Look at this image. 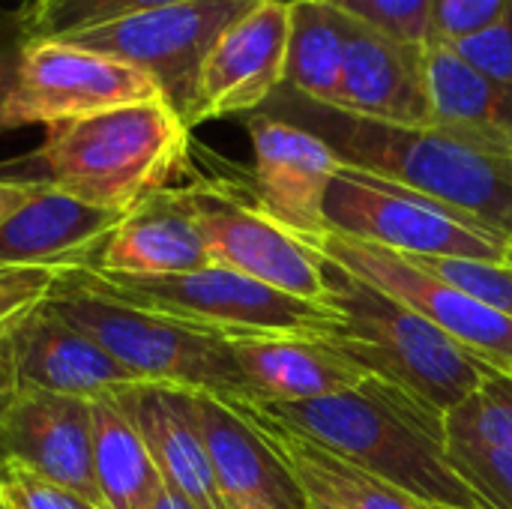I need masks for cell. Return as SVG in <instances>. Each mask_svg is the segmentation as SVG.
<instances>
[{
	"label": "cell",
	"mask_w": 512,
	"mask_h": 509,
	"mask_svg": "<svg viewBox=\"0 0 512 509\" xmlns=\"http://www.w3.org/2000/svg\"><path fill=\"white\" fill-rule=\"evenodd\" d=\"M261 114L321 138L342 168L438 198L512 237V147L447 126H399L279 87Z\"/></svg>",
	"instance_id": "obj_1"
},
{
	"label": "cell",
	"mask_w": 512,
	"mask_h": 509,
	"mask_svg": "<svg viewBox=\"0 0 512 509\" xmlns=\"http://www.w3.org/2000/svg\"><path fill=\"white\" fill-rule=\"evenodd\" d=\"M240 402L426 507L495 509L453 465L444 417L375 375L327 399L261 402L240 396Z\"/></svg>",
	"instance_id": "obj_2"
},
{
	"label": "cell",
	"mask_w": 512,
	"mask_h": 509,
	"mask_svg": "<svg viewBox=\"0 0 512 509\" xmlns=\"http://www.w3.org/2000/svg\"><path fill=\"white\" fill-rule=\"evenodd\" d=\"M189 126L165 102H135L48 126L39 147L45 180L114 213L168 189L189 162Z\"/></svg>",
	"instance_id": "obj_3"
},
{
	"label": "cell",
	"mask_w": 512,
	"mask_h": 509,
	"mask_svg": "<svg viewBox=\"0 0 512 509\" xmlns=\"http://www.w3.org/2000/svg\"><path fill=\"white\" fill-rule=\"evenodd\" d=\"M324 273L330 309L342 318V333L330 336V342L360 369L405 390L441 417L471 399L495 372L402 300L330 261H324Z\"/></svg>",
	"instance_id": "obj_4"
},
{
	"label": "cell",
	"mask_w": 512,
	"mask_h": 509,
	"mask_svg": "<svg viewBox=\"0 0 512 509\" xmlns=\"http://www.w3.org/2000/svg\"><path fill=\"white\" fill-rule=\"evenodd\" d=\"M84 288L177 321L207 336L264 339L309 336L330 339L342 333V318L330 306H318L228 267H204L174 276H117L99 267L72 273Z\"/></svg>",
	"instance_id": "obj_5"
},
{
	"label": "cell",
	"mask_w": 512,
	"mask_h": 509,
	"mask_svg": "<svg viewBox=\"0 0 512 509\" xmlns=\"http://www.w3.org/2000/svg\"><path fill=\"white\" fill-rule=\"evenodd\" d=\"M48 309L102 345L141 384H165L216 399L249 396L240 366L219 336L108 300L75 282L72 273L60 276Z\"/></svg>",
	"instance_id": "obj_6"
},
{
	"label": "cell",
	"mask_w": 512,
	"mask_h": 509,
	"mask_svg": "<svg viewBox=\"0 0 512 509\" xmlns=\"http://www.w3.org/2000/svg\"><path fill=\"white\" fill-rule=\"evenodd\" d=\"M327 231L411 258L507 261L510 234L438 198L339 168L324 198Z\"/></svg>",
	"instance_id": "obj_7"
},
{
	"label": "cell",
	"mask_w": 512,
	"mask_h": 509,
	"mask_svg": "<svg viewBox=\"0 0 512 509\" xmlns=\"http://www.w3.org/2000/svg\"><path fill=\"white\" fill-rule=\"evenodd\" d=\"M216 267L237 270L291 297L330 306V282L318 252L276 225L228 180L177 186Z\"/></svg>",
	"instance_id": "obj_8"
},
{
	"label": "cell",
	"mask_w": 512,
	"mask_h": 509,
	"mask_svg": "<svg viewBox=\"0 0 512 509\" xmlns=\"http://www.w3.org/2000/svg\"><path fill=\"white\" fill-rule=\"evenodd\" d=\"M258 3L261 0H189L75 30L57 39H69L138 66L159 84L165 102L183 120H189L207 54L219 36Z\"/></svg>",
	"instance_id": "obj_9"
},
{
	"label": "cell",
	"mask_w": 512,
	"mask_h": 509,
	"mask_svg": "<svg viewBox=\"0 0 512 509\" xmlns=\"http://www.w3.org/2000/svg\"><path fill=\"white\" fill-rule=\"evenodd\" d=\"M303 243H309L324 261L348 270L351 276L381 288L384 294L402 300L405 306L429 318L453 342H459L495 372L512 375V321L507 315L495 312L468 291L438 279L408 255L360 243L333 231Z\"/></svg>",
	"instance_id": "obj_10"
},
{
	"label": "cell",
	"mask_w": 512,
	"mask_h": 509,
	"mask_svg": "<svg viewBox=\"0 0 512 509\" xmlns=\"http://www.w3.org/2000/svg\"><path fill=\"white\" fill-rule=\"evenodd\" d=\"M165 99L138 66L69 39L27 42L6 126H54L111 108Z\"/></svg>",
	"instance_id": "obj_11"
},
{
	"label": "cell",
	"mask_w": 512,
	"mask_h": 509,
	"mask_svg": "<svg viewBox=\"0 0 512 509\" xmlns=\"http://www.w3.org/2000/svg\"><path fill=\"white\" fill-rule=\"evenodd\" d=\"M285 48H288V3L261 0L243 18H237L207 54L195 102L189 111V129L207 120L240 117L261 111L270 96L285 84Z\"/></svg>",
	"instance_id": "obj_12"
},
{
	"label": "cell",
	"mask_w": 512,
	"mask_h": 509,
	"mask_svg": "<svg viewBox=\"0 0 512 509\" xmlns=\"http://www.w3.org/2000/svg\"><path fill=\"white\" fill-rule=\"evenodd\" d=\"M246 129L255 153L252 201L258 210L300 240L327 234L324 198L342 168L333 150L303 126L261 111L246 117Z\"/></svg>",
	"instance_id": "obj_13"
},
{
	"label": "cell",
	"mask_w": 512,
	"mask_h": 509,
	"mask_svg": "<svg viewBox=\"0 0 512 509\" xmlns=\"http://www.w3.org/2000/svg\"><path fill=\"white\" fill-rule=\"evenodd\" d=\"M333 15L342 33V93L336 108L399 126H429L426 45L393 39L339 9Z\"/></svg>",
	"instance_id": "obj_14"
},
{
	"label": "cell",
	"mask_w": 512,
	"mask_h": 509,
	"mask_svg": "<svg viewBox=\"0 0 512 509\" xmlns=\"http://www.w3.org/2000/svg\"><path fill=\"white\" fill-rule=\"evenodd\" d=\"M0 453L102 509L93 477V414L87 399L18 384L3 411Z\"/></svg>",
	"instance_id": "obj_15"
},
{
	"label": "cell",
	"mask_w": 512,
	"mask_h": 509,
	"mask_svg": "<svg viewBox=\"0 0 512 509\" xmlns=\"http://www.w3.org/2000/svg\"><path fill=\"white\" fill-rule=\"evenodd\" d=\"M123 213L93 207L45 177L0 225V264L78 273L99 267Z\"/></svg>",
	"instance_id": "obj_16"
},
{
	"label": "cell",
	"mask_w": 512,
	"mask_h": 509,
	"mask_svg": "<svg viewBox=\"0 0 512 509\" xmlns=\"http://www.w3.org/2000/svg\"><path fill=\"white\" fill-rule=\"evenodd\" d=\"M144 438L162 483L195 509H228L204 444L192 390L165 384H132L111 393Z\"/></svg>",
	"instance_id": "obj_17"
},
{
	"label": "cell",
	"mask_w": 512,
	"mask_h": 509,
	"mask_svg": "<svg viewBox=\"0 0 512 509\" xmlns=\"http://www.w3.org/2000/svg\"><path fill=\"white\" fill-rule=\"evenodd\" d=\"M12 360L21 387L87 402L141 384L102 345L51 312L48 303L12 330Z\"/></svg>",
	"instance_id": "obj_18"
},
{
	"label": "cell",
	"mask_w": 512,
	"mask_h": 509,
	"mask_svg": "<svg viewBox=\"0 0 512 509\" xmlns=\"http://www.w3.org/2000/svg\"><path fill=\"white\" fill-rule=\"evenodd\" d=\"M204 444L228 509H309L282 456L222 399L195 393Z\"/></svg>",
	"instance_id": "obj_19"
},
{
	"label": "cell",
	"mask_w": 512,
	"mask_h": 509,
	"mask_svg": "<svg viewBox=\"0 0 512 509\" xmlns=\"http://www.w3.org/2000/svg\"><path fill=\"white\" fill-rule=\"evenodd\" d=\"M252 399L309 402L360 387L369 372L345 357L330 339L264 336L228 342Z\"/></svg>",
	"instance_id": "obj_20"
},
{
	"label": "cell",
	"mask_w": 512,
	"mask_h": 509,
	"mask_svg": "<svg viewBox=\"0 0 512 509\" xmlns=\"http://www.w3.org/2000/svg\"><path fill=\"white\" fill-rule=\"evenodd\" d=\"M204 267L216 264L177 186L159 189L123 213L99 261V270L117 276H174Z\"/></svg>",
	"instance_id": "obj_21"
},
{
	"label": "cell",
	"mask_w": 512,
	"mask_h": 509,
	"mask_svg": "<svg viewBox=\"0 0 512 509\" xmlns=\"http://www.w3.org/2000/svg\"><path fill=\"white\" fill-rule=\"evenodd\" d=\"M222 402L234 408L282 456V462L291 468V474L297 477V483L309 498H318L333 509H432L411 498L408 492L351 465L348 459L321 450L306 438H300L297 432L270 423L246 402L240 399H222Z\"/></svg>",
	"instance_id": "obj_22"
},
{
	"label": "cell",
	"mask_w": 512,
	"mask_h": 509,
	"mask_svg": "<svg viewBox=\"0 0 512 509\" xmlns=\"http://www.w3.org/2000/svg\"><path fill=\"white\" fill-rule=\"evenodd\" d=\"M432 123L512 147V84L468 63L450 42H426Z\"/></svg>",
	"instance_id": "obj_23"
},
{
	"label": "cell",
	"mask_w": 512,
	"mask_h": 509,
	"mask_svg": "<svg viewBox=\"0 0 512 509\" xmlns=\"http://www.w3.org/2000/svg\"><path fill=\"white\" fill-rule=\"evenodd\" d=\"M93 414V477L102 509H147L165 489L162 474L114 396L90 402Z\"/></svg>",
	"instance_id": "obj_24"
},
{
	"label": "cell",
	"mask_w": 512,
	"mask_h": 509,
	"mask_svg": "<svg viewBox=\"0 0 512 509\" xmlns=\"http://www.w3.org/2000/svg\"><path fill=\"white\" fill-rule=\"evenodd\" d=\"M282 87L324 105H339L342 33L333 6L321 0H288V48Z\"/></svg>",
	"instance_id": "obj_25"
},
{
	"label": "cell",
	"mask_w": 512,
	"mask_h": 509,
	"mask_svg": "<svg viewBox=\"0 0 512 509\" xmlns=\"http://www.w3.org/2000/svg\"><path fill=\"white\" fill-rule=\"evenodd\" d=\"M177 3L189 0H27L18 9V21L24 39L39 42Z\"/></svg>",
	"instance_id": "obj_26"
},
{
	"label": "cell",
	"mask_w": 512,
	"mask_h": 509,
	"mask_svg": "<svg viewBox=\"0 0 512 509\" xmlns=\"http://www.w3.org/2000/svg\"><path fill=\"white\" fill-rule=\"evenodd\" d=\"M447 435L512 447V375L492 372L489 381L444 417Z\"/></svg>",
	"instance_id": "obj_27"
},
{
	"label": "cell",
	"mask_w": 512,
	"mask_h": 509,
	"mask_svg": "<svg viewBox=\"0 0 512 509\" xmlns=\"http://www.w3.org/2000/svg\"><path fill=\"white\" fill-rule=\"evenodd\" d=\"M447 450L459 474L495 509H512V447L447 435Z\"/></svg>",
	"instance_id": "obj_28"
},
{
	"label": "cell",
	"mask_w": 512,
	"mask_h": 509,
	"mask_svg": "<svg viewBox=\"0 0 512 509\" xmlns=\"http://www.w3.org/2000/svg\"><path fill=\"white\" fill-rule=\"evenodd\" d=\"M339 12L360 18L363 24L414 45L432 42L435 3L438 0H321Z\"/></svg>",
	"instance_id": "obj_29"
},
{
	"label": "cell",
	"mask_w": 512,
	"mask_h": 509,
	"mask_svg": "<svg viewBox=\"0 0 512 509\" xmlns=\"http://www.w3.org/2000/svg\"><path fill=\"white\" fill-rule=\"evenodd\" d=\"M414 261L512 321V264L474 261V258H414Z\"/></svg>",
	"instance_id": "obj_30"
},
{
	"label": "cell",
	"mask_w": 512,
	"mask_h": 509,
	"mask_svg": "<svg viewBox=\"0 0 512 509\" xmlns=\"http://www.w3.org/2000/svg\"><path fill=\"white\" fill-rule=\"evenodd\" d=\"M0 509H99L72 489L42 477L12 456H0Z\"/></svg>",
	"instance_id": "obj_31"
},
{
	"label": "cell",
	"mask_w": 512,
	"mask_h": 509,
	"mask_svg": "<svg viewBox=\"0 0 512 509\" xmlns=\"http://www.w3.org/2000/svg\"><path fill=\"white\" fill-rule=\"evenodd\" d=\"M63 273L39 267H3L0 264V336L12 333L24 318L51 300Z\"/></svg>",
	"instance_id": "obj_32"
},
{
	"label": "cell",
	"mask_w": 512,
	"mask_h": 509,
	"mask_svg": "<svg viewBox=\"0 0 512 509\" xmlns=\"http://www.w3.org/2000/svg\"><path fill=\"white\" fill-rule=\"evenodd\" d=\"M453 48L486 75L512 84V0L504 3L495 24H489L477 36L456 42Z\"/></svg>",
	"instance_id": "obj_33"
},
{
	"label": "cell",
	"mask_w": 512,
	"mask_h": 509,
	"mask_svg": "<svg viewBox=\"0 0 512 509\" xmlns=\"http://www.w3.org/2000/svg\"><path fill=\"white\" fill-rule=\"evenodd\" d=\"M504 3L507 0H438L432 39L456 45L468 36H477L480 30L498 21Z\"/></svg>",
	"instance_id": "obj_34"
},
{
	"label": "cell",
	"mask_w": 512,
	"mask_h": 509,
	"mask_svg": "<svg viewBox=\"0 0 512 509\" xmlns=\"http://www.w3.org/2000/svg\"><path fill=\"white\" fill-rule=\"evenodd\" d=\"M24 48H27V39L21 33L18 12L0 15V132H9L6 111H9L12 90L18 84V69H21Z\"/></svg>",
	"instance_id": "obj_35"
},
{
	"label": "cell",
	"mask_w": 512,
	"mask_h": 509,
	"mask_svg": "<svg viewBox=\"0 0 512 509\" xmlns=\"http://www.w3.org/2000/svg\"><path fill=\"white\" fill-rule=\"evenodd\" d=\"M15 390H18V378H15V360H12V333H6L0 336V426H3V411Z\"/></svg>",
	"instance_id": "obj_36"
},
{
	"label": "cell",
	"mask_w": 512,
	"mask_h": 509,
	"mask_svg": "<svg viewBox=\"0 0 512 509\" xmlns=\"http://www.w3.org/2000/svg\"><path fill=\"white\" fill-rule=\"evenodd\" d=\"M36 180H6L0 177V225L33 195Z\"/></svg>",
	"instance_id": "obj_37"
},
{
	"label": "cell",
	"mask_w": 512,
	"mask_h": 509,
	"mask_svg": "<svg viewBox=\"0 0 512 509\" xmlns=\"http://www.w3.org/2000/svg\"><path fill=\"white\" fill-rule=\"evenodd\" d=\"M147 509H195V507H192L183 495H177L174 489H168V486H165V489L153 498V504H150Z\"/></svg>",
	"instance_id": "obj_38"
},
{
	"label": "cell",
	"mask_w": 512,
	"mask_h": 509,
	"mask_svg": "<svg viewBox=\"0 0 512 509\" xmlns=\"http://www.w3.org/2000/svg\"><path fill=\"white\" fill-rule=\"evenodd\" d=\"M309 509H333L330 504H324V501H318V498H309Z\"/></svg>",
	"instance_id": "obj_39"
},
{
	"label": "cell",
	"mask_w": 512,
	"mask_h": 509,
	"mask_svg": "<svg viewBox=\"0 0 512 509\" xmlns=\"http://www.w3.org/2000/svg\"><path fill=\"white\" fill-rule=\"evenodd\" d=\"M507 264H512V237H510V249H507Z\"/></svg>",
	"instance_id": "obj_40"
},
{
	"label": "cell",
	"mask_w": 512,
	"mask_h": 509,
	"mask_svg": "<svg viewBox=\"0 0 512 509\" xmlns=\"http://www.w3.org/2000/svg\"><path fill=\"white\" fill-rule=\"evenodd\" d=\"M285 3H288V0H285Z\"/></svg>",
	"instance_id": "obj_41"
}]
</instances>
